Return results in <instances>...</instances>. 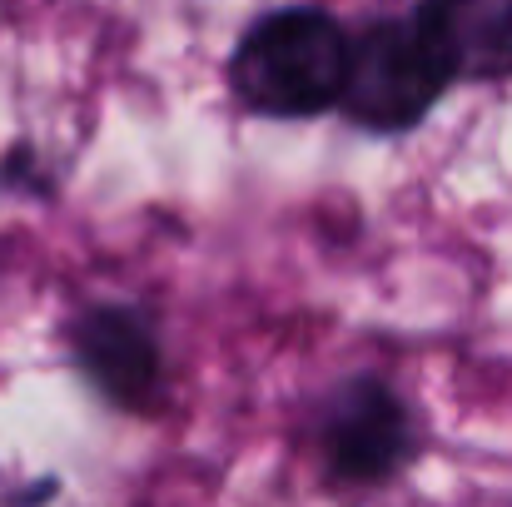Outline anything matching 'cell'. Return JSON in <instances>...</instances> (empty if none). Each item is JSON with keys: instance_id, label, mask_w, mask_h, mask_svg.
I'll list each match as a JSON object with an SVG mask.
<instances>
[{"instance_id": "3957f363", "label": "cell", "mask_w": 512, "mask_h": 507, "mask_svg": "<svg viewBox=\"0 0 512 507\" xmlns=\"http://www.w3.org/2000/svg\"><path fill=\"white\" fill-rule=\"evenodd\" d=\"M314 438H319L329 478L348 488H378L398 478L408 458L418 453V428H413L408 403L398 398L388 378H373V373L343 378L324 398Z\"/></svg>"}, {"instance_id": "8992f818", "label": "cell", "mask_w": 512, "mask_h": 507, "mask_svg": "<svg viewBox=\"0 0 512 507\" xmlns=\"http://www.w3.org/2000/svg\"><path fill=\"white\" fill-rule=\"evenodd\" d=\"M0 179H5V189H20V194H50V184H55V174L40 165V155H35L30 145H15V150L5 155Z\"/></svg>"}, {"instance_id": "5b68a950", "label": "cell", "mask_w": 512, "mask_h": 507, "mask_svg": "<svg viewBox=\"0 0 512 507\" xmlns=\"http://www.w3.org/2000/svg\"><path fill=\"white\" fill-rule=\"evenodd\" d=\"M413 20L453 80L483 85L512 75V0H423Z\"/></svg>"}, {"instance_id": "6da1fadb", "label": "cell", "mask_w": 512, "mask_h": 507, "mask_svg": "<svg viewBox=\"0 0 512 507\" xmlns=\"http://www.w3.org/2000/svg\"><path fill=\"white\" fill-rule=\"evenodd\" d=\"M343 65L348 30L339 15L319 5H279L239 35L229 90L264 120H314L339 110Z\"/></svg>"}, {"instance_id": "7a4b0ae2", "label": "cell", "mask_w": 512, "mask_h": 507, "mask_svg": "<svg viewBox=\"0 0 512 507\" xmlns=\"http://www.w3.org/2000/svg\"><path fill=\"white\" fill-rule=\"evenodd\" d=\"M453 75L418 20H373L348 35L339 110L368 135H403L433 115Z\"/></svg>"}, {"instance_id": "277c9868", "label": "cell", "mask_w": 512, "mask_h": 507, "mask_svg": "<svg viewBox=\"0 0 512 507\" xmlns=\"http://www.w3.org/2000/svg\"><path fill=\"white\" fill-rule=\"evenodd\" d=\"M70 363L80 368V378L120 413H160L170 378H165V343L155 329V314L140 304H85L70 329H65Z\"/></svg>"}]
</instances>
